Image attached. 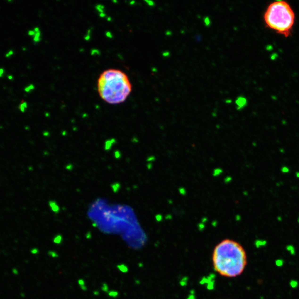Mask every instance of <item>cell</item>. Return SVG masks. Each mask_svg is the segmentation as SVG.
Segmentation results:
<instances>
[{
	"label": "cell",
	"instance_id": "1",
	"mask_svg": "<svg viewBox=\"0 0 299 299\" xmlns=\"http://www.w3.org/2000/svg\"><path fill=\"white\" fill-rule=\"evenodd\" d=\"M214 269L224 277L241 275L247 264V257L243 246L237 241L224 239L216 245L212 253Z\"/></svg>",
	"mask_w": 299,
	"mask_h": 299
},
{
	"label": "cell",
	"instance_id": "2",
	"mask_svg": "<svg viewBox=\"0 0 299 299\" xmlns=\"http://www.w3.org/2000/svg\"><path fill=\"white\" fill-rule=\"evenodd\" d=\"M97 87L100 98L110 104L124 103L132 90L128 75L120 70L115 69L103 71L99 78Z\"/></svg>",
	"mask_w": 299,
	"mask_h": 299
},
{
	"label": "cell",
	"instance_id": "3",
	"mask_svg": "<svg viewBox=\"0 0 299 299\" xmlns=\"http://www.w3.org/2000/svg\"><path fill=\"white\" fill-rule=\"evenodd\" d=\"M266 26L280 34L288 37L295 23V13L288 3L284 1L272 2L264 16Z\"/></svg>",
	"mask_w": 299,
	"mask_h": 299
},
{
	"label": "cell",
	"instance_id": "4",
	"mask_svg": "<svg viewBox=\"0 0 299 299\" xmlns=\"http://www.w3.org/2000/svg\"><path fill=\"white\" fill-rule=\"evenodd\" d=\"M34 31L36 32V34L33 37V42L35 43H37L39 42L41 40V31L38 27H35L34 28Z\"/></svg>",
	"mask_w": 299,
	"mask_h": 299
},
{
	"label": "cell",
	"instance_id": "5",
	"mask_svg": "<svg viewBox=\"0 0 299 299\" xmlns=\"http://www.w3.org/2000/svg\"><path fill=\"white\" fill-rule=\"evenodd\" d=\"M28 107V104L26 101H22L19 106V109L22 112H24Z\"/></svg>",
	"mask_w": 299,
	"mask_h": 299
},
{
	"label": "cell",
	"instance_id": "6",
	"mask_svg": "<svg viewBox=\"0 0 299 299\" xmlns=\"http://www.w3.org/2000/svg\"><path fill=\"white\" fill-rule=\"evenodd\" d=\"M34 88H35L34 85H33V84H29V85H28L27 86V87H25V89H24V90H25V91L26 92V93H31V92L32 91V90H33L34 89Z\"/></svg>",
	"mask_w": 299,
	"mask_h": 299
},
{
	"label": "cell",
	"instance_id": "7",
	"mask_svg": "<svg viewBox=\"0 0 299 299\" xmlns=\"http://www.w3.org/2000/svg\"><path fill=\"white\" fill-rule=\"evenodd\" d=\"M96 8L97 10H98L99 11V12L100 13V14L104 13V6L101 5V4H100V5L97 6Z\"/></svg>",
	"mask_w": 299,
	"mask_h": 299
},
{
	"label": "cell",
	"instance_id": "8",
	"mask_svg": "<svg viewBox=\"0 0 299 299\" xmlns=\"http://www.w3.org/2000/svg\"><path fill=\"white\" fill-rule=\"evenodd\" d=\"M13 54H14V52H13V50H9V51H8L7 53H6V54H5L6 58H9V57H12V55H13Z\"/></svg>",
	"mask_w": 299,
	"mask_h": 299
},
{
	"label": "cell",
	"instance_id": "9",
	"mask_svg": "<svg viewBox=\"0 0 299 299\" xmlns=\"http://www.w3.org/2000/svg\"><path fill=\"white\" fill-rule=\"evenodd\" d=\"M281 171H282V172L284 173H287L289 172V171H290V169H289V168L286 166L282 167L281 168Z\"/></svg>",
	"mask_w": 299,
	"mask_h": 299
},
{
	"label": "cell",
	"instance_id": "10",
	"mask_svg": "<svg viewBox=\"0 0 299 299\" xmlns=\"http://www.w3.org/2000/svg\"><path fill=\"white\" fill-rule=\"evenodd\" d=\"M35 34H36V32L34 31V29H31V30H29V31H28V36H31V37H33L34 36Z\"/></svg>",
	"mask_w": 299,
	"mask_h": 299
},
{
	"label": "cell",
	"instance_id": "11",
	"mask_svg": "<svg viewBox=\"0 0 299 299\" xmlns=\"http://www.w3.org/2000/svg\"><path fill=\"white\" fill-rule=\"evenodd\" d=\"M4 69L2 68H0V78L4 77Z\"/></svg>",
	"mask_w": 299,
	"mask_h": 299
},
{
	"label": "cell",
	"instance_id": "12",
	"mask_svg": "<svg viewBox=\"0 0 299 299\" xmlns=\"http://www.w3.org/2000/svg\"><path fill=\"white\" fill-rule=\"evenodd\" d=\"M8 79L9 80H13V76L12 75H8Z\"/></svg>",
	"mask_w": 299,
	"mask_h": 299
},
{
	"label": "cell",
	"instance_id": "13",
	"mask_svg": "<svg viewBox=\"0 0 299 299\" xmlns=\"http://www.w3.org/2000/svg\"><path fill=\"white\" fill-rule=\"evenodd\" d=\"M296 177L297 178H299V172H296Z\"/></svg>",
	"mask_w": 299,
	"mask_h": 299
},
{
	"label": "cell",
	"instance_id": "14",
	"mask_svg": "<svg viewBox=\"0 0 299 299\" xmlns=\"http://www.w3.org/2000/svg\"></svg>",
	"mask_w": 299,
	"mask_h": 299
}]
</instances>
